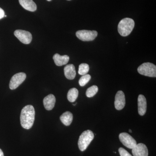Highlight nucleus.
<instances>
[{"label": "nucleus", "mask_w": 156, "mask_h": 156, "mask_svg": "<svg viewBox=\"0 0 156 156\" xmlns=\"http://www.w3.org/2000/svg\"><path fill=\"white\" fill-rule=\"evenodd\" d=\"M34 108L31 105H27L22 109L20 114V124L23 128L30 129L32 128L35 120Z\"/></svg>", "instance_id": "nucleus-1"}, {"label": "nucleus", "mask_w": 156, "mask_h": 156, "mask_svg": "<svg viewBox=\"0 0 156 156\" xmlns=\"http://www.w3.org/2000/svg\"><path fill=\"white\" fill-rule=\"evenodd\" d=\"M134 21L130 18H125L120 21L118 25V32L122 36L129 35L133 30L134 27Z\"/></svg>", "instance_id": "nucleus-2"}, {"label": "nucleus", "mask_w": 156, "mask_h": 156, "mask_svg": "<svg viewBox=\"0 0 156 156\" xmlns=\"http://www.w3.org/2000/svg\"><path fill=\"white\" fill-rule=\"evenodd\" d=\"M94 138V134L92 131L88 130L83 132L78 140V146L80 150L82 151L86 150Z\"/></svg>", "instance_id": "nucleus-3"}, {"label": "nucleus", "mask_w": 156, "mask_h": 156, "mask_svg": "<svg viewBox=\"0 0 156 156\" xmlns=\"http://www.w3.org/2000/svg\"><path fill=\"white\" fill-rule=\"evenodd\" d=\"M137 71L140 74L146 76L156 77V66L151 62L143 63L138 67Z\"/></svg>", "instance_id": "nucleus-4"}, {"label": "nucleus", "mask_w": 156, "mask_h": 156, "mask_svg": "<svg viewBox=\"0 0 156 156\" xmlns=\"http://www.w3.org/2000/svg\"><path fill=\"white\" fill-rule=\"evenodd\" d=\"M98 35V32L95 30H78L76 36L78 39L83 41H89L95 40Z\"/></svg>", "instance_id": "nucleus-5"}, {"label": "nucleus", "mask_w": 156, "mask_h": 156, "mask_svg": "<svg viewBox=\"0 0 156 156\" xmlns=\"http://www.w3.org/2000/svg\"><path fill=\"white\" fill-rule=\"evenodd\" d=\"M119 138L123 145L128 148L132 149L137 144L135 140L126 132L121 133L119 135Z\"/></svg>", "instance_id": "nucleus-6"}, {"label": "nucleus", "mask_w": 156, "mask_h": 156, "mask_svg": "<svg viewBox=\"0 0 156 156\" xmlns=\"http://www.w3.org/2000/svg\"><path fill=\"white\" fill-rule=\"evenodd\" d=\"M26 78L25 73H19L13 76L10 80L9 87L11 90L17 89L20 85L24 82Z\"/></svg>", "instance_id": "nucleus-7"}, {"label": "nucleus", "mask_w": 156, "mask_h": 156, "mask_svg": "<svg viewBox=\"0 0 156 156\" xmlns=\"http://www.w3.org/2000/svg\"><path fill=\"white\" fill-rule=\"evenodd\" d=\"M14 35L23 44H28L32 40V36L27 31L17 30L14 31Z\"/></svg>", "instance_id": "nucleus-8"}, {"label": "nucleus", "mask_w": 156, "mask_h": 156, "mask_svg": "<svg viewBox=\"0 0 156 156\" xmlns=\"http://www.w3.org/2000/svg\"><path fill=\"white\" fill-rule=\"evenodd\" d=\"M126 105V98L125 94L122 91L117 92L115 97V108L118 110H121Z\"/></svg>", "instance_id": "nucleus-9"}, {"label": "nucleus", "mask_w": 156, "mask_h": 156, "mask_svg": "<svg viewBox=\"0 0 156 156\" xmlns=\"http://www.w3.org/2000/svg\"><path fill=\"white\" fill-rule=\"evenodd\" d=\"M132 154L134 156H148V151L145 144L142 143L136 144L132 150Z\"/></svg>", "instance_id": "nucleus-10"}, {"label": "nucleus", "mask_w": 156, "mask_h": 156, "mask_svg": "<svg viewBox=\"0 0 156 156\" xmlns=\"http://www.w3.org/2000/svg\"><path fill=\"white\" fill-rule=\"evenodd\" d=\"M147 100L145 97L142 95H140L138 97V112L140 116L145 114L147 111Z\"/></svg>", "instance_id": "nucleus-11"}, {"label": "nucleus", "mask_w": 156, "mask_h": 156, "mask_svg": "<svg viewBox=\"0 0 156 156\" xmlns=\"http://www.w3.org/2000/svg\"><path fill=\"white\" fill-rule=\"evenodd\" d=\"M43 103L46 110L48 111L51 110L55 106L56 98L53 94H50L44 98Z\"/></svg>", "instance_id": "nucleus-12"}, {"label": "nucleus", "mask_w": 156, "mask_h": 156, "mask_svg": "<svg viewBox=\"0 0 156 156\" xmlns=\"http://www.w3.org/2000/svg\"><path fill=\"white\" fill-rule=\"evenodd\" d=\"M21 6L27 11L34 12L37 10L36 4L33 0H19Z\"/></svg>", "instance_id": "nucleus-13"}, {"label": "nucleus", "mask_w": 156, "mask_h": 156, "mask_svg": "<svg viewBox=\"0 0 156 156\" xmlns=\"http://www.w3.org/2000/svg\"><path fill=\"white\" fill-rule=\"evenodd\" d=\"M53 59L56 66H62L67 64L69 61V57L67 55L61 56L58 53H56L53 56Z\"/></svg>", "instance_id": "nucleus-14"}, {"label": "nucleus", "mask_w": 156, "mask_h": 156, "mask_svg": "<svg viewBox=\"0 0 156 156\" xmlns=\"http://www.w3.org/2000/svg\"><path fill=\"white\" fill-rule=\"evenodd\" d=\"M64 74L66 77L69 80H73L75 78V67L73 64L67 65L64 67Z\"/></svg>", "instance_id": "nucleus-15"}, {"label": "nucleus", "mask_w": 156, "mask_h": 156, "mask_svg": "<svg viewBox=\"0 0 156 156\" xmlns=\"http://www.w3.org/2000/svg\"><path fill=\"white\" fill-rule=\"evenodd\" d=\"M62 122L66 126H69L73 122V115L70 112L67 111L64 112L60 117Z\"/></svg>", "instance_id": "nucleus-16"}, {"label": "nucleus", "mask_w": 156, "mask_h": 156, "mask_svg": "<svg viewBox=\"0 0 156 156\" xmlns=\"http://www.w3.org/2000/svg\"><path fill=\"white\" fill-rule=\"evenodd\" d=\"M79 95V91L75 88L70 89L68 92L67 99L70 102H73L75 101Z\"/></svg>", "instance_id": "nucleus-17"}, {"label": "nucleus", "mask_w": 156, "mask_h": 156, "mask_svg": "<svg viewBox=\"0 0 156 156\" xmlns=\"http://www.w3.org/2000/svg\"><path fill=\"white\" fill-rule=\"evenodd\" d=\"M89 65L87 63H82L79 66L78 73L80 75H85L89 72Z\"/></svg>", "instance_id": "nucleus-18"}, {"label": "nucleus", "mask_w": 156, "mask_h": 156, "mask_svg": "<svg viewBox=\"0 0 156 156\" xmlns=\"http://www.w3.org/2000/svg\"><path fill=\"white\" fill-rule=\"evenodd\" d=\"M98 87L96 86H93L87 89L86 92V95L87 97L91 98L96 95L98 92Z\"/></svg>", "instance_id": "nucleus-19"}, {"label": "nucleus", "mask_w": 156, "mask_h": 156, "mask_svg": "<svg viewBox=\"0 0 156 156\" xmlns=\"http://www.w3.org/2000/svg\"><path fill=\"white\" fill-rule=\"evenodd\" d=\"M91 78V76L89 74H86L82 76L79 80V84L81 87H84L90 81Z\"/></svg>", "instance_id": "nucleus-20"}, {"label": "nucleus", "mask_w": 156, "mask_h": 156, "mask_svg": "<svg viewBox=\"0 0 156 156\" xmlns=\"http://www.w3.org/2000/svg\"><path fill=\"white\" fill-rule=\"evenodd\" d=\"M119 151L121 156H132L131 154L122 147L119 148Z\"/></svg>", "instance_id": "nucleus-21"}, {"label": "nucleus", "mask_w": 156, "mask_h": 156, "mask_svg": "<svg viewBox=\"0 0 156 156\" xmlns=\"http://www.w3.org/2000/svg\"><path fill=\"white\" fill-rule=\"evenodd\" d=\"M5 11L2 8H0V19H2L3 17H5Z\"/></svg>", "instance_id": "nucleus-22"}, {"label": "nucleus", "mask_w": 156, "mask_h": 156, "mask_svg": "<svg viewBox=\"0 0 156 156\" xmlns=\"http://www.w3.org/2000/svg\"><path fill=\"white\" fill-rule=\"evenodd\" d=\"M0 156H4L2 151L0 149Z\"/></svg>", "instance_id": "nucleus-23"}, {"label": "nucleus", "mask_w": 156, "mask_h": 156, "mask_svg": "<svg viewBox=\"0 0 156 156\" xmlns=\"http://www.w3.org/2000/svg\"><path fill=\"white\" fill-rule=\"evenodd\" d=\"M129 132H130V133H132V131H131V129H129Z\"/></svg>", "instance_id": "nucleus-24"}, {"label": "nucleus", "mask_w": 156, "mask_h": 156, "mask_svg": "<svg viewBox=\"0 0 156 156\" xmlns=\"http://www.w3.org/2000/svg\"><path fill=\"white\" fill-rule=\"evenodd\" d=\"M47 1H48V2H50V1H52V0H47Z\"/></svg>", "instance_id": "nucleus-25"}, {"label": "nucleus", "mask_w": 156, "mask_h": 156, "mask_svg": "<svg viewBox=\"0 0 156 156\" xmlns=\"http://www.w3.org/2000/svg\"><path fill=\"white\" fill-rule=\"evenodd\" d=\"M7 17V15H5V17Z\"/></svg>", "instance_id": "nucleus-26"}, {"label": "nucleus", "mask_w": 156, "mask_h": 156, "mask_svg": "<svg viewBox=\"0 0 156 156\" xmlns=\"http://www.w3.org/2000/svg\"><path fill=\"white\" fill-rule=\"evenodd\" d=\"M67 1H71V0H67Z\"/></svg>", "instance_id": "nucleus-27"}]
</instances>
